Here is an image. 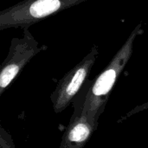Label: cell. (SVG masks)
<instances>
[{
  "label": "cell",
  "instance_id": "cell-2",
  "mask_svg": "<svg viewBox=\"0 0 148 148\" xmlns=\"http://www.w3.org/2000/svg\"><path fill=\"white\" fill-rule=\"evenodd\" d=\"M47 49L46 45L39 46L29 29H23V36L10 41L8 55L1 68L0 88H7L33 57Z\"/></svg>",
  "mask_w": 148,
  "mask_h": 148
},
{
  "label": "cell",
  "instance_id": "cell-3",
  "mask_svg": "<svg viewBox=\"0 0 148 148\" xmlns=\"http://www.w3.org/2000/svg\"><path fill=\"white\" fill-rule=\"evenodd\" d=\"M89 134V128L84 124H79L75 127L69 134V140L74 142L85 140Z\"/></svg>",
  "mask_w": 148,
  "mask_h": 148
},
{
  "label": "cell",
  "instance_id": "cell-1",
  "mask_svg": "<svg viewBox=\"0 0 148 148\" xmlns=\"http://www.w3.org/2000/svg\"><path fill=\"white\" fill-rule=\"evenodd\" d=\"M88 0H22L0 11V30L29 29L35 23Z\"/></svg>",
  "mask_w": 148,
  "mask_h": 148
}]
</instances>
